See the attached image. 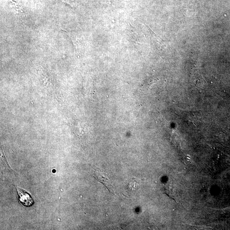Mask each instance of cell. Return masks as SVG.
<instances>
[{
  "mask_svg": "<svg viewBox=\"0 0 230 230\" xmlns=\"http://www.w3.org/2000/svg\"><path fill=\"white\" fill-rule=\"evenodd\" d=\"M94 176L97 180L103 184L107 188L110 193H114L111 179L108 173L97 170L94 172Z\"/></svg>",
  "mask_w": 230,
  "mask_h": 230,
  "instance_id": "6da1fadb",
  "label": "cell"
},
{
  "mask_svg": "<svg viewBox=\"0 0 230 230\" xmlns=\"http://www.w3.org/2000/svg\"><path fill=\"white\" fill-rule=\"evenodd\" d=\"M18 200L21 204L25 207H29L33 204V200L30 195L26 191L17 187Z\"/></svg>",
  "mask_w": 230,
  "mask_h": 230,
  "instance_id": "7a4b0ae2",
  "label": "cell"
},
{
  "mask_svg": "<svg viewBox=\"0 0 230 230\" xmlns=\"http://www.w3.org/2000/svg\"><path fill=\"white\" fill-rule=\"evenodd\" d=\"M164 191L165 192L164 193L168 195L171 199L174 200L176 201V200L174 199V193H173V187L170 183L167 184V185L164 188Z\"/></svg>",
  "mask_w": 230,
  "mask_h": 230,
  "instance_id": "3957f363",
  "label": "cell"
},
{
  "mask_svg": "<svg viewBox=\"0 0 230 230\" xmlns=\"http://www.w3.org/2000/svg\"><path fill=\"white\" fill-rule=\"evenodd\" d=\"M138 183L135 181H131L129 182V184H128L129 189L131 190L135 191L137 189V185H138Z\"/></svg>",
  "mask_w": 230,
  "mask_h": 230,
  "instance_id": "277c9868",
  "label": "cell"
}]
</instances>
